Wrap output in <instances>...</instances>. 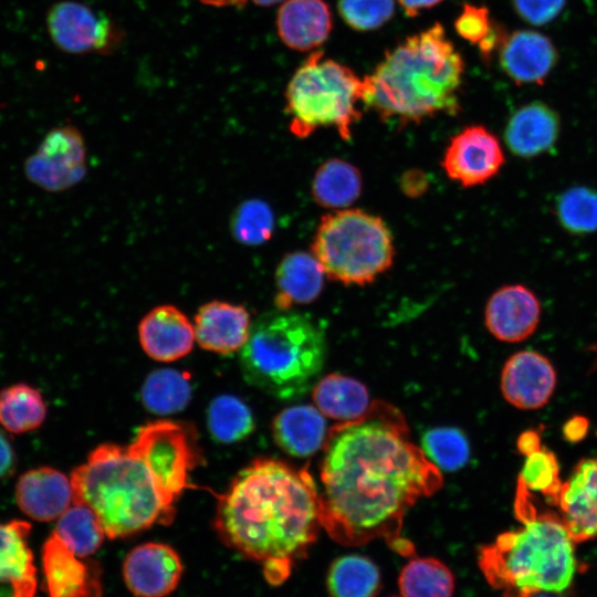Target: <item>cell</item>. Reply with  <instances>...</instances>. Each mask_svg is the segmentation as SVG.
Here are the masks:
<instances>
[{
  "label": "cell",
  "instance_id": "obj_1",
  "mask_svg": "<svg viewBox=\"0 0 597 597\" xmlns=\"http://www.w3.org/2000/svg\"><path fill=\"white\" fill-rule=\"evenodd\" d=\"M320 520L329 537L356 546L385 538L401 555L407 510L442 485L440 470L409 439L402 413L374 401L360 418L332 427L321 465Z\"/></svg>",
  "mask_w": 597,
  "mask_h": 597
},
{
  "label": "cell",
  "instance_id": "obj_2",
  "mask_svg": "<svg viewBox=\"0 0 597 597\" xmlns=\"http://www.w3.org/2000/svg\"><path fill=\"white\" fill-rule=\"evenodd\" d=\"M202 460L193 426L155 420L128 446L100 444L72 471L73 503L90 506L113 540L168 525Z\"/></svg>",
  "mask_w": 597,
  "mask_h": 597
},
{
  "label": "cell",
  "instance_id": "obj_3",
  "mask_svg": "<svg viewBox=\"0 0 597 597\" xmlns=\"http://www.w3.org/2000/svg\"><path fill=\"white\" fill-rule=\"evenodd\" d=\"M217 498L213 524L219 537L262 564L272 585L289 577L322 526L320 491L308 470L280 460L254 459Z\"/></svg>",
  "mask_w": 597,
  "mask_h": 597
},
{
  "label": "cell",
  "instance_id": "obj_4",
  "mask_svg": "<svg viewBox=\"0 0 597 597\" xmlns=\"http://www.w3.org/2000/svg\"><path fill=\"white\" fill-rule=\"evenodd\" d=\"M464 61L441 23L385 52L363 78L362 104L384 122L405 126L439 114L457 115Z\"/></svg>",
  "mask_w": 597,
  "mask_h": 597
},
{
  "label": "cell",
  "instance_id": "obj_5",
  "mask_svg": "<svg viewBox=\"0 0 597 597\" xmlns=\"http://www.w3.org/2000/svg\"><path fill=\"white\" fill-rule=\"evenodd\" d=\"M522 526L502 533L480 549L479 566L503 597L562 593L572 585L577 562L575 542L555 514H538L517 496Z\"/></svg>",
  "mask_w": 597,
  "mask_h": 597
},
{
  "label": "cell",
  "instance_id": "obj_6",
  "mask_svg": "<svg viewBox=\"0 0 597 597\" xmlns=\"http://www.w3.org/2000/svg\"><path fill=\"white\" fill-rule=\"evenodd\" d=\"M326 345L321 328L291 310L261 315L240 350L247 383L279 399L303 395L318 376Z\"/></svg>",
  "mask_w": 597,
  "mask_h": 597
},
{
  "label": "cell",
  "instance_id": "obj_7",
  "mask_svg": "<svg viewBox=\"0 0 597 597\" xmlns=\"http://www.w3.org/2000/svg\"><path fill=\"white\" fill-rule=\"evenodd\" d=\"M363 78L348 66L312 52L294 72L285 90V108L290 130L298 138L318 128H334L349 140L360 119Z\"/></svg>",
  "mask_w": 597,
  "mask_h": 597
},
{
  "label": "cell",
  "instance_id": "obj_8",
  "mask_svg": "<svg viewBox=\"0 0 597 597\" xmlns=\"http://www.w3.org/2000/svg\"><path fill=\"white\" fill-rule=\"evenodd\" d=\"M312 253L327 277L362 286L391 266L395 247L380 217L360 209H342L322 217Z\"/></svg>",
  "mask_w": 597,
  "mask_h": 597
},
{
  "label": "cell",
  "instance_id": "obj_9",
  "mask_svg": "<svg viewBox=\"0 0 597 597\" xmlns=\"http://www.w3.org/2000/svg\"><path fill=\"white\" fill-rule=\"evenodd\" d=\"M86 169L84 137L73 125L50 129L23 163L27 179L48 192H61L77 185Z\"/></svg>",
  "mask_w": 597,
  "mask_h": 597
},
{
  "label": "cell",
  "instance_id": "obj_10",
  "mask_svg": "<svg viewBox=\"0 0 597 597\" xmlns=\"http://www.w3.org/2000/svg\"><path fill=\"white\" fill-rule=\"evenodd\" d=\"M46 25L54 44L72 54L105 53L119 42V32L107 17L77 1L51 7Z\"/></svg>",
  "mask_w": 597,
  "mask_h": 597
},
{
  "label": "cell",
  "instance_id": "obj_11",
  "mask_svg": "<svg viewBox=\"0 0 597 597\" xmlns=\"http://www.w3.org/2000/svg\"><path fill=\"white\" fill-rule=\"evenodd\" d=\"M504 163L499 138L483 125H471L450 139L441 167L449 179L470 188L488 182Z\"/></svg>",
  "mask_w": 597,
  "mask_h": 597
},
{
  "label": "cell",
  "instance_id": "obj_12",
  "mask_svg": "<svg viewBox=\"0 0 597 597\" xmlns=\"http://www.w3.org/2000/svg\"><path fill=\"white\" fill-rule=\"evenodd\" d=\"M184 566L178 553L164 543L134 547L123 563V578L136 597H166L179 585Z\"/></svg>",
  "mask_w": 597,
  "mask_h": 597
},
{
  "label": "cell",
  "instance_id": "obj_13",
  "mask_svg": "<svg viewBox=\"0 0 597 597\" xmlns=\"http://www.w3.org/2000/svg\"><path fill=\"white\" fill-rule=\"evenodd\" d=\"M42 565L49 597H101V567L76 556L54 533L43 545Z\"/></svg>",
  "mask_w": 597,
  "mask_h": 597
},
{
  "label": "cell",
  "instance_id": "obj_14",
  "mask_svg": "<svg viewBox=\"0 0 597 597\" xmlns=\"http://www.w3.org/2000/svg\"><path fill=\"white\" fill-rule=\"evenodd\" d=\"M556 386V373L551 362L533 350L512 355L501 374V391L512 406L534 410L545 406Z\"/></svg>",
  "mask_w": 597,
  "mask_h": 597
},
{
  "label": "cell",
  "instance_id": "obj_15",
  "mask_svg": "<svg viewBox=\"0 0 597 597\" xmlns=\"http://www.w3.org/2000/svg\"><path fill=\"white\" fill-rule=\"evenodd\" d=\"M541 310L540 300L531 289L523 284L504 285L490 296L485 305V326L502 342H521L536 329Z\"/></svg>",
  "mask_w": 597,
  "mask_h": 597
},
{
  "label": "cell",
  "instance_id": "obj_16",
  "mask_svg": "<svg viewBox=\"0 0 597 597\" xmlns=\"http://www.w3.org/2000/svg\"><path fill=\"white\" fill-rule=\"evenodd\" d=\"M555 502L557 516L575 543L597 536V458L578 463Z\"/></svg>",
  "mask_w": 597,
  "mask_h": 597
},
{
  "label": "cell",
  "instance_id": "obj_17",
  "mask_svg": "<svg viewBox=\"0 0 597 597\" xmlns=\"http://www.w3.org/2000/svg\"><path fill=\"white\" fill-rule=\"evenodd\" d=\"M498 54L502 71L516 85H543L558 59L551 39L533 30L509 33Z\"/></svg>",
  "mask_w": 597,
  "mask_h": 597
},
{
  "label": "cell",
  "instance_id": "obj_18",
  "mask_svg": "<svg viewBox=\"0 0 597 597\" xmlns=\"http://www.w3.org/2000/svg\"><path fill=\"white\" fill-rule=\"evenodd\" d=\"M138 337L144 352L157 362H174L193 347L195 327L175 305L154 307L140 321Z\"/></svg>",
  "mask_w": 597,
  "mask_h": 597
},
{
  "label": "cell",
  "instance_id": "obj_19",
  "mask_svg": "<svg viewBox=\"0 0 597 597\" xmlns=\"http://www.w3.org/2000/svg\"><path fill=\"white\" fill-rule=\"evenodd\" d=\"M251 325L244 306L214 300L198 308L193 327L201 348L229 355L244 346Z\"/></svg>",
  "mask_w": 597,
  "mask_h": 597
},
{
  "label": "cell",
  "instance_id": "obj_20",
  "mask_svg": "<svg viewBox=\"0 0 597 597\" xmlns=\"http://www.w3.org/2000/svg\"><path fill=\"white\" fill-rule=\"evenodd\" d=\"M15 501L31 519L53 521L73 503L71 479L50 467L29 470L17 482Z\"/></svg>",
  "mask_w": 597,
  "mask_h": 597
},
{
  "label": "cell",
  "instance_id": "obj_21",
  "mask_svg": "<svg viewBox=\"0 0 597 597\" xmlns=\"http://www.w3.org/2000/svg\"><path fill=\"white\" fill-rule=\"evenodd\" d=\"M280 40L290 49H317L329 36L333 18L324 0H285L276 14Z\"/></svg>",
  "mask_w": 597,
  "mask_h": 597
},
{
  "label": "cell",
  "instance_id": "obj_22",
  "mask_svg": "<svg viewBox=\"0 0 597 597\" xmlns=\"http://www.w3.org/2000/svg\"><path fill=\"white\" fill-rule=\"evenodd\" d=\"M559 132L558 114L545 103L532 102L512 114L504 130V139L515 156L533 158L552 149Z\"/></svg>",
  "mask_w": 597,
  "mask_h": 597
},
{
  "label": "cell",
  "instance_id": "obj_23",
  "mask_svg": "<svg viewBox=\"0 0 597 597\" xmlns=\"http://www.w3.org/2000/svg\"><path fill=\"white\" fill-rule=\"evenodd\" d=\"M31 525L21 520L0 523V584L11 597H34L36 570L28 537Z\"/></svg>",
  "mask_w": 597,
  "mask_h": 597
},
{
  "label": "cell",
  "instance_id": "obj_24",
  "mask_svg": "<svg viewBox=\"0 0 597 597\" xmlns=\"http://www.w3.org/2000/svg\"><path fill=\"white\" fill-rule=\"evenodd\" d=\"M326 276L313 253L295 251L286 254L275 272L277 310H291L296 304H307L317 298Z\"/></svg>",
  "mask_w": 597,
  "mask_h": 597
},
{
  "label": "cell",
  "instance_id": "obj_25",
  "mask_svg": "<svg viewBox=\"0 0 597 597\" xmlns=\"http://www.w3.org/2000/svg\"><path fill=\"white\" fill-rule=\"evenodd\" d=\"M272 429L276 443L289 454L300 458L321 449L327 437L324 415L310 405L282 410L275 417Z\"/></svg>",
  "mask_w": 597,
  "mask_h": 597
},
{
  "label": "cell",
  "instance_id": "obj_26",
  "mask_svg": "<svg viewBox=\"0 0 597 597\" xmlns=\"http://www.w3.org/2000/svg\"><path fill=\"white\" fill-rule=\"evenodd\" d=\"M313 400L324 416L342 422L363 417L371 406L367 388L339 374L321 379L313 389Z\"/></svg>",
  "mask_w": 597,
  "mask_h": 597
},
{
  "label": "cell",
  "instance_id": "obj_27",
  "mask_svg": "<svg viewBox=\"0 0 597 597\" xmlns=\"http://www.w3.org/2000/svg\"><path fill=\"white\" fill-rule=\"evenodd\" d=\"M362 187L359 169L344 159L333 158L315 171L312 196L321 207L345 209L359 197Z\"/></svg>",
  "mask_w": 597,
  "mask_h": 597
},
{
  "label": "cell",
  "instance_id": "obj_28",
  "mask_svg": "<svg viewBox=\"0 0 597 597\" xmlns=\"http://www.w3.org/2000/svg\"><path fill=\"white\" fill-rule=\"evenodd\" d=\"M326 585L331 597H375L380 588V572L368 557L349 554L332 563Z\"/></svg>",
  "mask_w": 597,
  "mask_h": 597
},
{
  "label": "cell",
  "instance_id": "obj_29",
  "mask_svg": "<svg viewBox=\"0 0 597 597\" xmlns=\"http://www.w3.org/2000/svg\"><path fill=\"white\" fill-rule=\"evenodd\" d=\"M189 375L172 368L151 371L145 379L140 397L153 413L166 416L184 410L191 399Z\"/></svg>",
  "mask_w": 597,
  "mask_h": 597
},
{
  "label": "cell",
  "instance_id": "obj_30",
  "mask_svg": "<svg viewBox=\"0 0 597 597\" xmlns=\"http://www.w3.org/2000/svg\"><path fill=\"white\" fill-rule=\"evenodd\" d=\"M46 417V405L34 387L20 383L0 391V423L12 433L39 428Z\"/></svg>",
  "mask_w": 597,
  "mask_h": 597
},
{
  "label": "cell",
  "instance_id": "obj_31",
  "mask_svg": "<svg viewBox=\"0 0 597 597\" xmlns=\"http://www.w3.org/2000/svg\"><path fill=\"white\" fill-rule=\"evenodd\" d=\"M401 597H452L454 577L447 565L432 557H416L401 569Z\"/></svg>",
  "mask_w": 597,
  "mask_h": 597
},
{
  "label": "cell",
  "instance_id": "obj_32",
  "mask_svg": "<svg viewBox=\"0 0 597 597\" xmlns=\"http://www.w3.org/2000/svg\"><path fill=\"white\" fill-rule=\"evenodd\" d=\"M73 504L57 519L53 533L76 556L85 558L101 547L106 533L90 506Z\"/></svg>",
  "mask_w": 597,
  "mask_h": 597
},
{
  "label": "cell",
  "instance_id": "obj_33",
  "mask_svg": "<svg viewBox=\"0 0 597 597\" xmlns=\"http://www.w3.org/2000/svg\"><path fill=\"white\" fill-rule=\"evenodd\" d=\"M207 423L212 438L221 443L239 442L254 429L250 408L233 395H221L211 400Z\"/></svg>",
  "mask_w": 597,
  "mask_h": 597
},
{
  "label": "cell",
  "instance_id": "obj_34",
  "mask_svg": "<svg viewBox=\"0 0 597 597\" xmlns=\"http://www.w3.org/2000/svg\"><path fill=\"white\" fill-rule=\"evenodd\" d=\"M555 216L573 234L597 231V190L586 186L566 189L556 199Z\"/></svg>",
  "mask_w": 597,
  "mask_h": 597
},
{
  "label": "cell",
  "instance_id": "obj_35",
  "mask_svg": "<svg viewBox=\"0 0 597 597\" xmlns=\"http://www.w3.org/2000/svg\"><path fill=\"white\" fill-rule=\"evenodd\" d=\"M233 238L245 245H260L268 241L274 230L271 207L260 200L250 199L240 203L230 220Z\"/></svg>",
  "mask_w": 597,
  "mask_h": 597
},
{
  "label": "cell",
  "instance_id": "obj_36",
  "mask_svg": "<svg viewBox=\"0 0 597 597\" xmlns=\"http://www.w3.org/2000/svg\"><path fill=\"white\" fill-rule=\"evenodd\" d=\"M422 450L439 469L453 471L468 461L470 448L464 434L455 428H434L422 438Z\"/></svg>",
  "mask_w": 597,
  "mask_h": 597
},
{
  "label": "cell",
  "instance_id": "obj_37",
  "mask_svg": "<svg viewBox=\"0 0 597 597\" xmlns=\"http://www.w3.org/2000/svg\"><path fill=\"white\" fill-rule=\"evenodd\" d=\"M397 0H338L343 21L360 32L373 31L387 23L395 13Z\"/></svg>",
  "mask_w": 597,
  "mask_h": 597
},
{
  "label": "cell",
  "instance_id": "obj_38",
  "mask_svg": "<svg viewBox=\"0 0 597 597\" xmlns=\"http://www.w3.org/2000/svg\"><path fill=\"white\" fill-rule=\"evenodd\" d=\"M561 485L557 462L552 452L538 449L527 454L519 486L542 491L556 499Z\"/></svg>",
  "mask_w": 597,
  "mask_h": 597
},
{
  "label": "cell",
  "instance_id": "obj_39",
  "mask_svg": "<svg viewBox=\"0 0 597 597\" xmlns=\"http://www.w3.org/2000/svg\"><path fill=\"white\" fill-rule=\"evenodd\" d=\"M493 23L486 7L463 3L454 28L462 39L478 44L490 32Z\"/></svg>",
  "mask_w": 597,
  "mask_h": 597
},
{
  "label": "cell",
  "instance_id": "obj_40",
  "mask_svg": "<svg viewBox=\"0 0 597 597\" xmlns=\"http://www.w3.org/2000/svg\"><path fill=\"white\" fill-rule=\"evenodd\" d=\"M566 0H512L517 15L532 25H544L559 15Z\"/></svg>",
  "mask_w": 597,
  "mask_h": 597
},
{
  "label": "cell",
  "instance_id": "obj_41",
  "mask_svg": "<svg viewBox=\"0 0 597 597\" xmlns=\"http://www.w3.org/2000/svg\"><path fill=\"white\" fill-rule=\"evenodd\" d=\"M507 34L504 27L493 23L490 32L476 44L485 63L490 61L493 53H498Z\"/></svg>",
  "mask_w": 597,
  "mask_h": 597
},
{
  "label": "cell",
  "instance_id": "obj_42",
  "mask_svg": "<svg viewBox=\"0 0 597 597\" xmlns=\"http://www.w3.org/2000/svg\"><path fill=\"white\" fill-rule=\"evenodd\" d=\"M428 186V178L421 170H408L401 178V189L409 197L420 196Z\"/></svg>",
  "mask_w": 597,
  "mask_h": 597
},
{
  "label": "cell",
  "instance_id": "obj_43",
  "mask_svg": "<svg viewBox=\"0 0 597 597\" xmlns=\"http://www.w3.org/2000/svg\"><path fill=\"white\" fill-rule=\"evenodd\" d=\"M14 465V451L7 437L0 431V480L11 474Z\"/></svg>",
  "mask_w": 597,
  "mask_h": 597
},
{
  "label": "cell",
  "instance_id": "obj_44",
  "mask_svg": "<svg viewBox=\"0 0 597 597\" xmlns=\"http://www.w3.org/2000/svg\"><path fill=\"white\" fill-rule=\"evenodd\" d=\"M443 0H397L409 18L421 14L425 10L431 9Z\"/></svg>",
  "mask_w": 597,
  "mask_h": 597
},
{
  "label": "cell",
  "instance_id": "obj_45",
  "mask_svg": "<svg viewBox=\"0 0 597 597\" xmlns=\"http://www.w3.org/2000/svg\"><path fill=\"white\" fill-rule=\"evenodd\" d=\"M517 447L520 451L524 454H530L540 448V439L534 432H526L522 434L519 439Z\"/></svg>",
  "mask_w": 597,
  "mask_h": 597
},
{
  "label": "cell",
  "instance_id": "obj_46",
  "mask_svg": "<svg viewBox=\"0 0 597 597\" xmlns=\"http://www.w3.org/2000/svg\"><path fill=\"white\" fill-rule=\"evenodd\" d=\"M203 4L211 7H242L248 0H199Z\"/></svg>",
  "mask_w": 597,
  "mask_h": 597
},
{
  "label": "cell",
  "instance_id": "obj_47",
  "mask_svg": "<svg viewBox=\"0 0 597 597\" xmlns=\"http://www.w3.org/2000/svg\"><path fill=\"white\" fill-rule=\"evenodd\" d=\"M251 1L258 6L269 7V6L276 4L279 2H284L285 0H251Z\"/></svg>",
  "mask_w": 597,
  "mask_h": 597
},
{
  "label": "cell",
  "instance_id": "obj_48",
  "mask_svg": "<svg viewBox=\"0 0 597 597\" xmlns=\"http://www.w3.org/2000/svg\"><path fill=\"white\" fill-rule=\"evenodd\" d=\"M533 597H555V596H551V595H548V593H546L545 595H544V593H542V594H537V595H535Z\"/></svg>",
  "mask_w": 597,
  "mask_h": 597
}]
</instances>
